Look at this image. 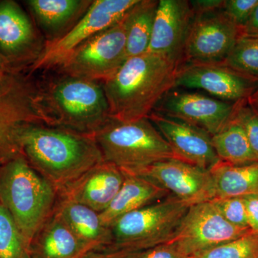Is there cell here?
Listing matches in <instances>:
<instances>
[{
    "instance_id": "25",
    "label": "cell",
    "mask_w": 258,
    "mask_h": 258,
    "mask_svg": "<svg viewBox=\"0 0 258 258\" xmlns=\"http://www.w3.org/2000/svg\"><path fill=\"white\" fill-rule=\"evenodd\" d=\"M212 142L222 162L233 165L258 162L243 128L233 116L220 132L212 136Z\"/></svg>"
},
{
    "instance_id": "18",
    "label": "cell",
    "mask_w": 258,
    "mask_h": 258,
    "mask_svg": "<svg viewBox=\"0 0 258 258\" xmlns=\"http://www.w3.org/2000/svg\"><path fill=\"white\" fill-rule=\"evenodd\" d=\"M124 179V173L119 167L103 161L57 194L59 198L81 204L101 213L115 198Z\"/></svg>"
},
{
    "instance_id": "4",
    "label": "cell",
    "mask_w": 258,
    "mask_h": 258,
    "mask_svg": "<svg viewBox=\"0 0 258 258\" xmlns=\"http://www.w3.org/2000/svg\"><path fill=\"white\" fill-rule=\"evenodd\" d=\"M100 83L62 75L40 88L54 126L92 136L109 121L108 101Z\"/></svg>"
},
{
    "instance_id": "11",
    "label": "cell",
    "mask_w": 258,
    "mask_h": 258,
    "mask_svg": "<svg viewBox=\"0 0 258 258\" xmlns=\"http://www.w3.org/2000/svg\"><path fill=\"white\" fill-rule=\"evenodd\" d=\"M241 35L223 10L197 13L185 43L183 63H222Z\"/></svg>"
},
{
    "instance_id": "26",
    "label": "cell",
    "mask_w": 258,
    "mask_h": 258,
    "mask_svg": "<svg viewBox=\"0 0 258 258\" xmlns=\"http://www.w3.org/2000/svg\"><path fill=\"white\" fill-rule=\"evenodd\" d=\"M222 64L258 81V37L242 35Z\"/></svg>"
},
{
    "instance_id": "5",
    "label": "cell",
    "mask_w": 258,
    "mask_h": 258,
    "mask_svg": "<svg viewBox=\"0 0 258 258\" xmlns=\"http://www.w3.org/2000/svg\"><path fill=\"white\" fill-rule=\"evenodd\" d=\"M103 159L125 171L158 161L176 159L175 154L149 118L120 122L110 119L93 134Z\"/></svg>"
},
{
    "instance_id": "14",
    "label": "cell",
    "mask_w": 258,
    "mask_h": 258,
    "mask_svg": "<svg viewBox=\"0 0 258 258\" xmlns=\"http://www.w3.org/2000/svg\"><path fill=\"white\" fill-rule=\"evenodd\" d=\"M236 103L174 88L163 98L154 111L198 127L212 137L232 119Z\"/></svg>"
},
{
    "instance_id": "22",
    "label": "cell",
    "mask_w": 258,
    "mask_h": 258,
    "mask_svg": "<svg viewBox=\"0 0 258 258\" xmlns=\"http://www.w3.org/2000/svg\"><path fill=\"white\" fill-rule=\"evenodd\" d=\"M210 172L215 187V199L258 195V162L233 165L220 161Z\"/></svg>"
},
{
    "instance_id": "37",
    "label": "cell",
    "mask_w": 258,
    "mask_h": 258,
    "mask_svg": "<svg viewBox=\"0 0 258 258\" xmlns=\"http://www.w3.org/2000/svg\"><path fill=\"white\" fill-rule=\"evenodd\" d=\"M13 64L0 53V85L15 72Z\"/></svg>"
},
{
    "instance_id": "15",
    "label": "cell",
    "mask_w": 258,
    "mask_h": 258,
    "mask_svg": "<svg viewBox=\"0 0 258 258\" xmlns=\"http://www.w3.org/2000/svg\"><path fill=\"white\" fill-rule=\"evenodd\" d=\"M195 16L189 1L159 0L147 52L181 66L185 43Z\"/></svg>"
},
{
    "instance_id": "24",
    "label": "cell",
    "mask_w": 258,
    "mask_h": 258,
    "mask_svg": "<svg viewBox=\"0 0 258 258\" xmlns=\"http://www.w3.org/2000/svg\"><path fill=\"white\" fill-rule=\"evenodd\" d=\"M90 0H29L28 5L38 23L48 31H57L84 15Z\"/></svg>"
},
{
    "instance_id": "35",
    "label": "cell",
    "mask_w": 258,
    "mask_h": 258,
    "mask_svg": "<svg viewBox=\"0 0 258 258\" xmlns=\"http://www.w3.org/2000/svg\"><path fill=\"white\" fill-rule=\"evenodd\" d=\"M189 2L195 14L222 10L224 5L223 0H192Z\"/></svg>"
},
{
    "instance_id": "13",
    "label": "cell",
    "mask_w": 258,
    "mask_h": 258,
    "mask_svg": "<svg viewBox=\"0 0 258 258\" xmlns=\"http://www.w3.org/2000/svg\"><path fill=\"white\" fill-rule=\"evenodd\" d=\"M258 81L242 76L222 63L184 62L176 71L174 88L205 91L222 101L237 103L248 99Z\"/></svg>"
},
{
    "instance_id": "33",
    "label": "cell",
    "mask_w": 258,
    "mask_h": 258,
    "mask_svg": "<svg viewBox=\"0 0 258 258\" xmlns=\"http://www.w3.org/2000/svg\"><path fill=\"white\" fill-rule=\"evenodd\" d=\"M243 200L249 228L258 234V195L243 197Z\"/></svg>"
},
{
    "instance_id": "28",
    "label": "cell",
    "mask_w": 258,
    "mask_h": 258,
    "mask_svg": "<svg viewBox=\"0 0 258 258\" xmlns=\"http://www.w3.org/2000/svg\"><path fill=\"white\" fill-rule=\"evenodd\" d=\"M190 258H258V234H247Z\"/></svg>"
},
{
    "instance_id": "19",
    "label": "cell",
    "mask_w": 258,
    "mask_h": 258,
    "mask_svg": "<svg viewBox=\"0 0 258 258\" xmlns=\"http://www.w3.org/2000/svg\"><path fill=\"white\" fill-rule=\"evenodd\" d=\"M53 212L91 251L111 247L113 236L111 228L103 225L99 213L92 209L58 197Z\"/></svg>"
},
{
    "instance_id": "34",
    "label": "cell",
    "mask_w": 258,
    "mask_h": 258,
    "mask_svg": "<svg viewBox=\"0 0 258 258\" xmlns=\"http://www.w3.org/2000/svg\"><path fill=\"white\" fill-rule=\"evenodd\" d=\"M139 252L108 248L92 251L82 258H137Z\"/></svg>"
},
{
    "instance_id": "31",
    "label": "cell",
    "mask_w": 258,
    "mask_h": 258,
    "mask_svg": "<svg viewBox=\"0 0 258 258\" xmlns=\"http://www.w3.org/2000/svg\"><path fill=\"white\" fill-rule=\"evenodd\" d=\"M257 5L258 0H224L222 10L238 28L242 29Z\"/></svg>"
},
{
    "instance_id": "21",
    "label": "cell",
    "mask_w": 258,
    "mask_h": 258,
    "mask_svg": "<svg viewBox=\"0 0 258 258\" xmlns=\"http://www.w3.org/2000/svg\"><path fill=\"white\" fill-rule=\"evenodd\" d=\"M123 173L125 179L119 191L109 206L99 213L103 225L108 227L125 214L157 203L171 195L165 189L142 176L125 171Z\"/></svg>"
},
{
    "instance_id": "3",
    "label": "cell",
    "mask_w": 258,
    "mask_h": 258,
    "mask_svg": "<svg viewBox=\"0 0 258 258\" xmlns=\"http://www.w3.org/2000/svg\"><path fill=\"white\" fill-rule=\"evenodd\" d=\"M58 194L23 154L0 166V203L10 212L30 251L37 232L53 213Z\"/></svg>"
},
{
    "instance_id": "38",
    "label": "cell",
    "mask_w": 258,
    "mask_h": 258,
    "mask_svg": "<svg viewBox=\"0 0 258 258\" xmlns=\"http://www.w3.org/2000/svg\"><path fill=\"white\" fill-rule=\"evenodd\" d=\"M249 103L258 111V87L248 98Z\"/></svg>"
},
{
    "instance_id": "32",
    "label": "cell",
    "mask_w": 258,
    "mask_h": 258,
    "mask_svg": "<svg viewBox=\"0 0 258 258\" xmlns=\"http://www.w3.org/2000/svg\"><path fill=\"white\" fill-rule=\"evenodd\" d=\"M137 258H189L174 244L166 242L142 251Z\"/></svg>"
},
{
    "instance_id": "17",
    "label": "cell",
    "mask_w": 258,
    "mask_h": 258,
    "mask_svg": "<svg viewBox=\"0 0 258 258\" xmlns=\"http://www.w3.org/2000/svg\"><path fill=\"white\" fill-rule=\"evenodd\" d=\"M42 50L31 20L18 3H0V53L10 63L32 60Z\"/></svg>"
},
{
    "instance_id": "1",
    "label": "cell",
    "mask_w": 258,
    "mask_h": 258,
    "mask_svg": "<svg viewBox=\"0 0 258 258\" xmlns=\"http://www.w3.org/2000/svg\"><path fill=\"white\" fill-rule=\"evenodd\" d=\"M22 154L57 193L104 161L93 136L60 127L32 124L20 135Z\"/></svg>"
},
{
    "instance_id": "8",
    "label": "cell",
    "mask_w": 258,
    "mask_h": 258,
    "mask_svg": "<svg viewBox=\"0 0 258 258\" xmlns=\"http://www.w3.org/2000/svg\"><path fill=\"white\" fill-rule=\"evenodd\" d=\"M126 59L124 18L74 49L57 69L64 76L103 83L118 72Z\"/></svg>"
},
{
    "instance_id": "12",
    "label": "cell",
    "mask_w": 258,
    "mask_h": 258,
    "mask_svg": "<svg viewBox=\"0 0 258 258\" xmlns=\"http://www.w3.org/2000/svg\"><path fill=\"white\" fill-rule=\"evenodd\" d=\"M125 172L149 180L189 206L215 199V187L210 171L184 161L176 159L158 161L142 169Z\"/></svg>"
},
{
    "instance_id": "36",
    "label": "cell",
    "mask_w": 258,
    "mask_h": 258,
    "mask_svg": "<svg viewBox=\"0 0 258 258\" xmlns=\"http://www.w3.org/2000/svg\"><path fill=\"white\" fill-rule=\"evenodd\" d=\"M241 34L249 36L258 37V5L254 8L248 22L241 29Z\"/></svg>"
},
{
    "instance_id": "6",
    "label": "cell",
    "mask_w": 258,
    "mask_h": 258,
    "mask_svg": "<svg viewBox=\"0 0 258 258\" xmlns=\"http://www.w3.org/2000/svg\"><path fill=\"white\" fill-rule=\"evenodd\" d=\"M189 205L170 195L117 219L109 249L142 252L172 238Z\"/></svg>"
},
{
    "instance_id": "39",
    "label": "cell",
    "mask_w": 258,
    "mask_h": 258,
    "mask_svg": "<svg viewBox=\"0 0 258 258\" xmlns=\"http://www.w3.org/2000/svg\"><path fill=\"white\" fill-rule=\"evenodd\" d=\"M28 258H30V255L28 256Z\"/></svg>"
},
{
    "instance_id": "10",
    "label": "cell",
    "mask_w": 258,
    "mask_h": 258,
    "mask_svg": "<svg viewBox=\"0 0 258 258\" xmlns=\"http://www.w3.org/2000/svg\"><path fill=\"white\" fill-rule=\"evenodd\" d=\"M252 232L227 221L212 200L191 205L168 243L190 258Z\"/></svg>"
},
{
    "instance_id": "20",
    "label": "cell",
    "mask_w": 258,
    "mask_h": 258,
    "mask_svg": "<svg viewBox=\"0 0 258 258\" xmlns=\"http://www.w3.org/2000/svg\"><path fill=\"white\" fill-rule=\"evenodd\" d=\"M91 252L53 212L32 240L29 255L30 258H82Z\"/></svg>"
},
{
    "instance_id": "2",
    "label": "cell",
    "mask_w": 258,
    "mask_h": 258,
    "mask_svg": "<svg viewBox=\"0 0 258 258\" xmlns=\"http://www.w3.org/2000/svg\"><path fill=\"white\" fill-rule=\"evenodd\" d=\"M178 68L149 52L127 58L118 72L103 83L111 118L132 122L149 118L174 89Z\"/></svg>"
},
{
    "instance_id": "7",
    "label": "cell",
    "mask_w": 258,
    "mask_h": 258,
    "mask_svg": "<svg viewBox=\"0 0 258 258\" xmlns=\"http://www.w3.org/2000/svg\"><path fill=\"white\" fill-rule=\"evenodd\" d=\"M32 124L53 126L40 88L15 71L0 85V166L22 154L20 135Z\"/></svg>"
},
{
    "instance_id": "9",
    "label": "cell",
    "mask_w": 258,
    "mask_h": 258,
    "mask_svg": "<svg viewBox=\"0 0 258 258\" xmlns=\"http://www.w3.org/2000/svg\"><path fill=\"white\" fill-rule=\"evenodd\" d=\"M139 0H95L79 21L60 36L45 44L32 62V72L57 69L74 49L125 18Z\"/></svg>"
},
{
    "instance_id": "27",
    "label": "cell",
    "mask_w": 258,
    "mask_h": 258,
    "mask_svg": "<svg viewBox=\"0 0 258 258\" xmlns=\"http://www.w3.org/2000/svg\"><path fill=\"white\" fill-rule=\"evenodd\" d=\"M29 250L16 224L0 203V258H28Z\"/></svg>"
},
{
    "instance_id": "30",
    "label": "cell",
    "mask_w": 258,
    "mask_h": 258,
    "mask_svg": "<svg viewBox=\"0 0 258 258\" xmlns=\"http://www.w3.org/2000/svg\"><path fill=\"white\" fill-rule=\"evenodd\" d=\"M212 201L227 222L237 227L249 228L243 198L214 199Z\"/></svg>"
},
{
    "instance_id": "23",
    "label": "cell",
    "mask_w": 258,
    "mask_h": 258,
    "mask_svg": "<svg viewBox=\"0 0 258 258\" xmlns=\"http://www.w3.org/2000/svg\"><path fill=\"white\" fill-rule=\"evenodd\" d=\"M158 3L157 0H139L125 15L127 58L147 52Z\"/></svg>"
},
{
    "instance_id": "29",
    "label": "cell",
    "mask_w": 258,
    "mask_h": 258,
    "mask_svg": "<svg viewBox=\"0 0 258 258\" xmlns=\"http://www.w3.org/2000/svg\"><path fill=\"white\" fill-rule=\"evenodd\" d=\"M233 118L241 125L248 139L249 145L258 159V111L248 99L236 103Z\"/></svg>"
},
{
    "instance_id": "16",
    "label": "cell",
    "mask_w": 258,
    "mask_h": 258,
    "mask_svg": "<svg viewBox=\"0 0 258 258\" xmlns=\"http://www.w3.org/2000/svg\"><path fill=\"white\" fill-rule=\"evenodd\" d=\"M148 118L170 146L177 160L208 171L221 161L211 136L203 129L157 111Z\"/></svg>"
}]
</instances>
